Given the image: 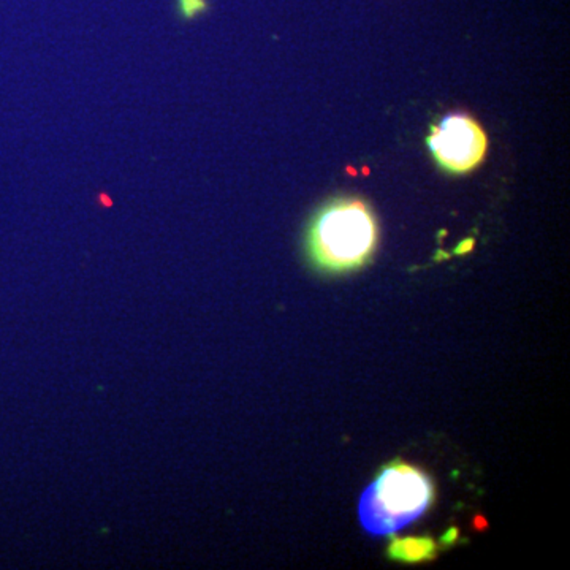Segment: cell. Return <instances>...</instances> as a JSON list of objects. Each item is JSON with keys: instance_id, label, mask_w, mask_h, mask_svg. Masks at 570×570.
Instances as JSON below:
<instances>
[{"instance_id": "cell-1", "label": "cell", "mask_w": 570, "mask_h": 570, "mask_svg": "<svg viewBox=\"0 0 570 570\" xmlns=\"http://www.w3.org/2000/svg\"><path fill=\"white\" fill-rule=\"evenodd\" d=\"M434 499V481L423 469L401 460L392 461L361 494V526L372 535H390L423 516Z\"/></svg>"}, {"instance_id": "cell-6", "label": "cell", "mask_w": 570, "mask_h": 570, "mask_svg": "<svg viewBox=\"0 0 570 570\" xmlns=\"http://www.w3.org/2000/svg\"><path fill=\"white\" fill-rule=\"evenodd\" d=\"M460 539V535H458V529H455V528H452V529H448L447 531V534L444 535V537L440 539V542L444 543L445 547H450V545H453V543Z\"/></svg>"}, {"instance_id": "cell-4", "label": "cell", "mask_w": 570, "mask_h": 570, "mask_svg": "<svg viewBox=\"0 0 570 570\" xmlns=\"http://www.w3.org/2000/svg\"><path fill=\"white\" fill-rule=\"evenodd\" d=\"M439 554V543L431 535L415 537H392L387 547L388 561L399 564H425Z\"/></svg>"}, {"instance_id": "cell-5", "label": "cell", "mask_w": 570, "mask_h": 570, "mask_svg": "<svg viewBox=\"0 0 570 570\" xmlns=\"http://www.w3.org/2000/svg\"><path fill=\"white\" fill-rule=\"evenodd\" d=\"M207 8L206 0H178V10L183 18H195Z\"/></svg>"}, {"instance_id": "cell-3", "label": "cell", "mask_w": 570, "mask_h": 570, "mask_svg": "<svg viewBox=\"0 0 570 570\" xmlns=\"http://www.w3.org/2000/svg\"><path fill=\"white\" fill-rule=\"evenodd\" d=\"M428 144L440 166L452 173H466L484 160L488 139L471 116L450 114L433 127Z\"/></svg>"}, {"instance_id": "cell-2", "label": "cell", "mask_w": 570, "mask_h": 570, "mask_svg": "<svg viewBox=\"0 0 570 570\" xmlns=\"http://www.w3.org/2000/svg\"><path fill=\"white\" fill-rule=\"evenodd\" d=\"M377 244V222L361 200H336L314 217L307 247L312 261L325 271L342 273L363 266Z\"/></svg>"}]
</instances>
